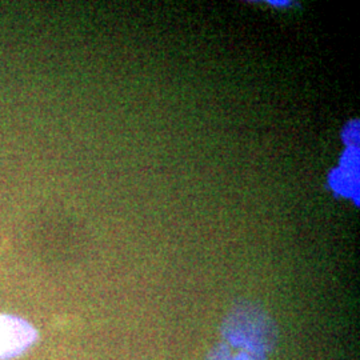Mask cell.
Segmentation results:
<instances>
[{
  "mask_svg": "<svg viewBox=\"0 0 360 360\" xmlns=\"http://www.w3.org/2000/svg\"><path fill=\"white\" fill-rule=\"evenodd\" d=\"M358 148L354 150V154L345 156V165L336 169L333 174V188L343 195H355V187L358 190Z\"/></svg>",
  "mask_w": 360,
  "mask_h": 360,
  "instance_id": "7a4b0ae2",
  "label": "cell"
},
{
  "mask_svg": "<svg viewBox=\"0 0 360 360\" xmlns=\"http://www.w3.org/2000/svg\"><path fill=\"white\" fill-rule=\"evenodd\" d=\"M38 333L23 318L0 314V360L15 359L32 347Z\"/></svg>",
  "mask_w": 360,
  "mask_h": 360,
  "instance_id": "6da1fadb",
  "label": "cell"
}]
</instances>
